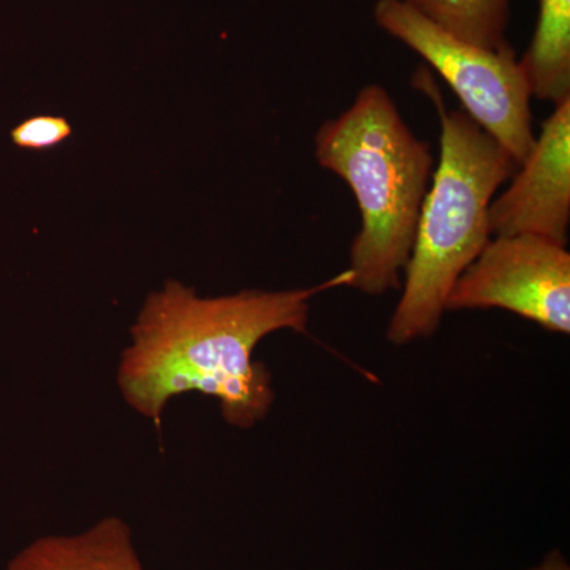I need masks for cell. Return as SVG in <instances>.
<instances>
[{"label": "cell", "mask_w": 570, "mask_h": 570, "mask_svg": "<svg viewBox=\"0 0 570 570\" xmlns=\"http://www.w3.org/2000/svg\"><path fill=\"white\" fill-rule=\"evenodd\" d=\"M445 307L504 309L569 335L570 254L542 236H494L461 273Z\"/></svg>", "instance_id": "cell-5"}, {"label": "cell", "mask_w": 570, "mask_h": 570, "mask_svg": "<svg viewBox=\"0 0 570 570\" xmlns=\"http://www.w3.org/2000/svg\"><path fill=\"white\" fill-rule=\"evenodd\" d=\"M491 236L535 235L566 246L570 225V97L554 105L512 184L489 212Z\"/></svg>", "instance_id": "cell-6"}, {"label": "cell", "mask_w": 570, "mask_h": 570, "mask_svg": "<svg viewBox=\"0 0 570 570\" xmlns=\"http://www.w3.org/2000/svg\"><path fill=\"white\" fill-rule=\"evenodd\" d=\"M6 570H145L132 530L119 517H105L71 534L33 539Z\"/></svg>", "instance_id": "cell-7"}, {"label": "cell", "mask_w": 570, "mask_h": 570, "mask_svg": "<svg viewBox=\"0 0 570 570\" xmlns=\"http://www.w3.org/2000/svg\"><path fill=\"white\" fill-rule=\"evenodd\" d=\"M445 32L487 48L508 47L509 0H401Z\"/></svg>", "instance_id": "cell-9"}, {"label": "cell", "mask_w": 570, "mask_h": 570, "mask_svg": "<svg viewBox=\"0 0 570 570\" xmlns=\"http://www.w3.org/2000/svg\"><path fill=\"white\" fill-rule=\"evenodd\" d=\"M528 570H570V568L564 554L560 550H553L538 566Z\"/></svg>", "instance_id": "cell-11"}, {"label": "cell", "mask_w": 570, "mask_h": 570, "mask_svg": "<svg viewBox=\"0 0 570 570\" xmlns=\"http://www.w3.org/2000/svg\"><path fill=\"white\" fill-rule=\"evenodd\" d=\"M71 135V126L59 116H33L11 130V140L21 149L45 151L55 148Z\"/></svg>", "instance_id": "cell-10"}, {"label": "cell", "mask_w": 570, "mask_h": 570, "mask_svg": "<svg viewBox=\"0 0 570 570\" xmlns=\"http://www.w3.org/2000/svg\"><path fill=\"white\" fill-rule=\"evenodd\" d=\"M351 268L324 283L292 291H242L204 298L179 281H167L146 298L130 326L116 384L127 406L160 428L176 396L200 393L219 403L228 425L249 430L275 403L268 367L255 347L283 330L305 333L311 299L351 287Z\"/></svg>", "instance_id": "cell-1"}, {"label": "cell", "mask_w": 570, "mask_h": 570, "mask_svg": "<svg viewBox=\"0 0 570 570\" xmlns=\"http://www.w3.org/2000/svg\"><path fill=\"white\" fill-rule=\"evenodd\" d=\"M322 168L347 183L358 205L351 246L352 288L385 295L401 285L414 246L420 209L430 189L434 157L382 86H365L343 115L316 135Z\"/></svg>", "instance_id": "cell-2"}, {"label": "cell", "mask_w": 570, "mask_h": 570, "mask_svg": "<svg viewBox=\"0 0 570 570\" xmlns=\"http://www.w3.org/2000/svg\"><path fill=\"white\" fill-rule=\"evenodd\" d=\"M379 28L403 41L438 71L463 111L509 153L517 167L531 153V91L512 48L487 50L445 32L401 0H377Z\"/></svg>", "instance_id": "cell-4"}, {"label": "cell", "mask_w": 570, "mask_h": 570, "mask_svg": "<svg viewBox=\"0 0 570 570\" xmlns=\"http://www.w3.org/2000/svg\"><path fill=\"white\" fill-rule=\"evenodd\" d=\"M519 62L532 97L553 105L570 97V0H540L534 37Z\"/></svg>", "instance_id": "cell-8"}, {"label": "cell", "mask_w": 570, "mask_h": 570, "mask_svg": "<svg viewBox=\"0 0 570 570\" xmlns=\"http://www.w3.org/2000/svg\"><path fill=\"white\" fill-rule=\"evenodd\" d=\"M441 118V156L420 209L403 294L387 326L389 343L406 346L436 333L453 285L491 239V202L517 164L463 110H448L430 73L417 77Z\"/></svg>", "instance_id": "cell-3"}]
</instances>
